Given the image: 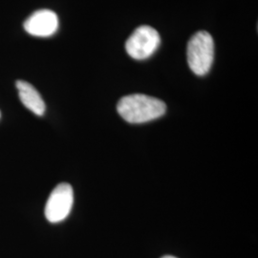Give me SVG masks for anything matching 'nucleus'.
<instances>
[{
  "label": "nucleus",
  "mask_w": 258,
  "mask_h": 258,
  "mask_svg": "<svg viewBox=\"0 0 258 258\" xmlns=\"http://www.w3.org/2000/svg\"><path fill=\"white\" fill-rule=\"evenodd\" d=\"M117 110L120 117L127 122L144 123L165 115L166 105L156 98L143 94H133L120 99Z\"/></svg>",
  "instance_id": "nucleus-1"
},
{
  "label": "nucleus",
  "mask_w": 258,
  "mask_h": 258,
  "mask_svg": "<svg viewBox=\"0 0 258 258\" xmlns=\"http://www.w3.org/2000/svg\"><path fill=\"white\" fill-rule=\"evenodd\" d=\"M187 63L197 76L208 74L214 59V41L207 31H199L191 37L186 48Z\"/></svg>",
  "instance_id": "nucleus-2"
},
{
  "label": "nucleus",
  "mask_w": 258,
  "mask_h": 258,
  "mask_svg": "<svg viewBox=\"0 0 258 258\" xmlns=\"http://www.w3.org/2000/svg\"><path fill=\"white\" fill-rule=\"evenodd\" d=\"M161 44V37L154 28L150 26L138 27L128 37L125 50L132 58L144 60L156 52Z\"/></svg>",
  "instance_id": "nucleus-3"
},
{
  "label": "nucleus",
  "mask_w": 258,
  "mask_h": 258,
  "mask_svg": "<svg viewBox=\"0 0 258 258\" xmlns=\"http://www.w3.org/2000/svg\"><path fill=\"white\" fill-rule=\"evenodd\" d=\"M74 203V191L71 184H58L50 194L45 206V217L50 223L63 221L71 212Z\"/></svg>",
  "instance_id": "nucleus-4"
},
{
  "label": "nucleus",
  "mask_w": 258,
  "mask_h": 258,
  "mask_svg": "<svg viewBox=\"0 0 258 258\" xmlns=\"http://www.w3.org/2000/svg\"><path fill=\"white\" fill-rule=\"evenodd\" d=\"M0 118H1V112H0Z\"/></svg>",
  "instance_id": "nucleus-8"
},
{
  "label": "nucleus",
  "mask_w": 258,
  "mask_h": 258,
  "mask_svg": "<svg viewBox=\"0 0 258 258\" xmlns=\"http://www.w3.org/2000/svg\"><path fill=\"white\" fill-rule=\"evenodd\" d=\"M16 85L23 105L37 116H42L46 110V105L37 89L31 83L24 81H18Z\"/></svg>",
  "instance_id": "nucleus-6"
},
{
  "label": "nucleus",
  "mask_w": 258,
  "mask_h": 258,
  "mask_svg": "<svg viewBox=\"0 0 258 258\" xmlns=\"http://www.w3.org/2000/svg\"><path fill=\"white\" fill-rule=\"evenodd\" d=\"M23 26L28 34L34 37H51L57 31L58 19L51 10H38L25 20Z\"/></svg>",
  "instance_id": "nucleus-5"
},
{
  "label": "nucleus",
  "mask_w": 258,
  "mask_h": 258,
  "mask_svg": "<svg viewBox=\"0 0 258 258\" xmlns=\"http://www.w3.org/2000/svg\"><path fill=\"white\" fill-rule=\"evenodd\" d=\"M162 258H176L174 256H171V255H166V256H164V257Z\"/></svg>",
  "instance_id": "nucleus-7"
}]
</instances>
